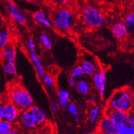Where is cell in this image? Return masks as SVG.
<instances>
[{"mask_svg":"<svg viewBox=\"0 0 134 134\" xmlns=\"http://www.w3.org/2000/svg\"><path fill=\"white\" fill-rule=\"evenodd\" d=\"M108 108L116 111L131 112L133 108V94L129 87L115 90L108 101Z\"/></svg>","mask_w":134,"mask_h":134,"instance_id":"6da1fadb","label":"cell"},{"mask_svg":"<svg viewBox=\"0 0 134 134\" xmlns=\"http://www.w3.org/2000/svg\"><path fill=\"white\" fill-rule=\"evenodd\" d=\"M9 99L21 111L28 110L34 105V99L32 95L21 85L13 86L9 92Z\"/></svg>","mask_w":134,"mask_h":134,"instance_id":"7a4b0ae2","label":"cell"},{"mask_svg":"<svg viewBox=\"0 0 134 134\" xmlns=\"http://www.w3.org/2000/svg\"><path fill=\"white\" fill-rule=\"evenodd\" d=\"M74 15L69 9L61 8L55 12L52 19V25L60 32H66L73 24Z\"/></svg>","mask_w":134,"mask_h":134,"instance_id":"3957f363","label":"cell"},{"mask_svg":"<svg viewBox=\"0 0 134 134\" xmlns=\"http://www.w3.org/2000/svg\"><path fill=\"white\" fill-rule=\"evenodd\" d=\"M83 23L90 28H97L104 23V16L101 11L92 5H86L81 13Z\"/></svg>","mask_w":134,"mask_h":134,"instance_id":"277c9868","label":"cell"},{"mask_svg":"<svg viewBox=\"0 0 134 134\" xmlns=\"http://www.w3.org/2000/svg\"><path fill=\"white\" fill-rule=\"evenodd\" d=\"M5 7L10 18L19 25H25L27 21L26 14L13 0L5 1Z\"/></svg>","mask_w":134,"mask_h":134,"instance_id":"5b68a950","label":"cell"},{"mask_svg":"<svg viewBox=\"0 0 134 134\" xmlns=\"http://www.w3.org/2000/svg\"><path fill=\"white\" fill-rule=\"evenodd\" d=\"M20 112H21V110L10 101L4 103L3 119L4 120L14 123L17 121Z\"/></svg>","mask_w":134,"mask_h":134,"instance_id":"8992f818","label":"cell"},{"mask_svg":"<svg viewBox=\"0 0 134 134\" xmlns=\"http://www.w3.org/2000/svg\"><path fill=\"white\" fill-rule=\"evenodd\" d=\"M129 114L125 111L113 110L108 107L105 110V116L109 117L118 127L127 125Z\"/></svg>","mask_w":134,"mask_h":134,"instance_id":"52a82bcc","label":"cell"},{"mask_svg":"<svg viewBox=\"0 0 134 134\" xmlns=\"http://www.w3.org/2000/svg\"><path fill=\"white\" fill-rule=\"evenodd\" d=\"M17 121L21 127L25 129H33L38 126L37 122L30 109L21 111Z\"/></svg>","mask_w":134,"mask_h":134,"instance_id":"ba28073f","label":"cell"},{"mask_svg":"<svg viewBox=\"0 0 134 134\" xmlns=\"http://www.w3.org/2000/svg\"><path fill=\"white\" fill-rule=\"evenodd\" d=\"M118 126L107 116H105L99 123V130L100 134H118Z\"/></svg>","mask_w":134,"mask_h":134,"instance_id":"9c48e42d","label":"cell"},{"mask_svg":"<svg viewBox=\"0 0 134 134\" xmlns=\"http://www.w3.org/2000/svg\"><path fill=\"white\" fill-rule=\"evenodd\" d=\"M111 34L118 41H123L128 38L129 35V30H127L123 22L118 21L114 23L111 27Z\"/></svg>","mask_w":134,"mask_h":134,"instance_id":"30bf717a","label":"cell"},{"mask_svg":"<svg viewBox=\"0 0 134 134\" xmlns=\"http://www.w3.org/2000/svg\"><path fill=\"white\" fill-rule=\"evenodd\" d=\"M80 65L84 71L85 75L92 76L94 72L98 71L97 64L94 61V58L90 56L83 58L81 61Z\"/></svg>","mask_w":134,"mask_h":134,"instance_id":"8fae6325","label":"cell"},{"mask_svg":"<svg viewBox=\"0 0 134 134\" xmlns=\"http://www.w3.org/2000/svg\"><path fill=\"white\" fill-rule=\"evenodd\" d=\"M0 55L4 62H15L16 58V49L15 45L10 42L0 52Z\"/></svg>","mask_w":134,"mask_h":134,"instance_id":"7c38bea8","label":"cell"},{"mask_svg":"<svg viewBox=\"0 0 134 134\" xmlns=\"http://www.w3.org/2000/svg\"><path fill=\"white\" fill-rule=\"evenodd\" d=\"M29 56H30L31 61H32L33 65L34 66L37 75L39 77L42 79L44 76V75L46 74L45 72V69L44 67L42 64V62H41V59L39 58L36 52H32V51H30L29 52Z\"/></svg>","mask_w":134,"mask_h":134,"instance_id":"4fadbf2b","label":"cell"},{"mask_svg":"<svg viewBox=\"0 0 134 134\" xmlns=\"http://www.w3.org/2000/svg\"><path fill=\"white\" fill-rule=\"evenodd\" d=\"M34 21L36 23L41 25L42 26L47 27H50L52 26V21L48 18L45 11L43 10H39L34 13L32 15Z\"/></svg>","mask_w":134,"mask_h":134,"instance_id":"5bb4252c","label":"cell"},{"mask_svg":"<svg viewBox=\"0 0 134 134\" xmlns=\"http://www.w3.org/2000/svg\"><path fill=\"white\" fill-rule=\"evenodd\" d=\"M30 111H31V113L33 114V116L35 118L38 125L43 124L46 122L47 119V116L46 112L42 108H41L38 106L34 105L31 107Z\"/></svg>","mask_w":134,"mask_h":134,"instance_id":"9a60e30c","label":"cell"},{"mask_svg":"<svg viewBox=\"0 0 134 134\" xmlns=\"http://www.w3.org/2000/svg\"><path fill=\"white\" fill-rule=\"evenodd\" d=\"M75 88L79 93L85 97L90 96L92 91V88L90 83L84 80H80L77 81Z\"/></svg>","mask_w":134,"mask_h":134,"instance_id":"2e32d148","label":"cell"},{"mask_svg":"<svg viewBox=\"0 0 134 134\" xmlns=\"http://www.w3.org/2000/svg\"><path fill=\"white\" fill-rule=\"evenodd\" d=\"M12 36L8 29L4 25L0 29V52L11 42Z\"/></svg>","mask_w":134,"mask_h":134,"instance_id":"e0dca14e","label":"cell"},{"mask_svg":"<svg viewBox=\"0 0 134 134\" xmlns=\"http://www.w3.org/2000/svg\"><path fill=\"white\" fill-rule=\"evenodd\" d=\"M2 69L7 77L13 78L16 75L17 70L15 62H4Z\"/></svg>","mask_w":134,"mask_h":134,"instance_id":"ac0fdd59","label":"cell"},{"mask_svg":"<svg viewBox=\"0 0 134 134\" xmlns=\"http://www.w3.org/2000/svg\"><path fill=\"white\" fill-rule=\"evenodd\" d=\"M100 113H101V108L100 106L97 105H92V108H90L89 114H88V120L89 123H96L99 120Z\"/></svg>","mask_w":134,"mask_h":134,"instance_id":"d6986e66","label":"cell"},{"mask_svg":"<svg viewBox=\"0 0 134 134\" xmlns=\"http://www.w3.org/2000/svg\"><path fill=\"white\" fill-rule=\"evenodd\" d=\"M100 81H99V93L100 97H103L105 94L106 83H107V73L104 70H100Z\"/></svg>","mask_w":134,"mask_h":134,"instance_id":"ffe728a7","label":"cell"},{"mask_svg":"<svg viewBox=\"0 0 134 134\" xmlns=\"http://www.w3.org/2000/svg\"><path fill=\"white\" fill-rule=\"evenodd\" d=\"M39 41L41 42L42 46L47 50H50L53 47V41L50 38L49 36L45 33L41 34L39 36Z\"/></svg>","mask_w":134,"mask_h":134,"instance_id":"44dd1931","label":"cell"},{"mask_svg":"<svg viewBox=\"0 0 134 134\" xmlns=\"http://www.w3.org/2000/svg\"><path fill=\"white\" fill-rule=\"evenodd\" d=\"M123 23L125 24L129 32H132L134 30V13L131 12L127 14L124 19Z\"/></svg>","mask_w":134,"mask_h":134,"instance_id":"7402d4cb","label":"cell"},{"mask_svg":"<svg viewBox=\"0 0 134 134\" xmlns=\"http://www.w3.org/2000/svg\"><path fill=\"white\" fill-rule=\"evenodd\" d=\"M70 75L76 79H81V78L84 77L85 73L83 69L81 68V65L77 64L71 69V71H70Z\"/></svg>","mask_w":134,"mask_h":134,"instance_id":"603a6c76","label":"cell"},{"mask_svg":"<svg viewBox=\"0 0 134 134\" xmlns=\"http://www.w3.org/2000/svg\"><path fill=\"white\" fill-rule=\"evenodd\" d=\"M13 128V123L7 120H0V134H6Z\"/></svg>","mask_w":134,"mask_h":134,"instance_id":"cb8c5ba5","label":"cell"},{"mask_svg":"<svg viewBox=\"0 0 134 134\" xmlns=\"http://www.w3.org/2000/svg\"><path fill=\"white\" fill-rule=\"evenodd\" d=\"M67 110L69 112L70 114H71L73 117H77L80 115V111L77 108V105L74 103H69L66 108Z\"/></svg>","mask_w":134,"mask_h":134,"instance_id":"d4e9b609","label":"cell"},{"mask_svg":"<svg viewBox=\"0 0 134 134\" xmlns=\"http://www.w3.org/2000/svg\"><path fill=\"white\" fill-rule=\"evenodd\" d=\"M118 134H134V127H131L127 124L118 127Z\"/></svg>","mask_w":134,"mask_h":134,"instance_id":"484cf974","label":"cell"},{"mask_svg":"<svg viewBox=\"0 0 134 134\" xmlns=\"http://www.w3.org/2000/svg\"><path fill=\"white\" fill-rule=\"evenodd\" d=\"M58 103L60 107V109H66L67 106L70 103V97H58Z\"/></svg>","mask_w":134,"mask_h":134,"instance_id":"4316f807","label":"cell"},{"mask_svg":"<svg viewBox=\"0 0 134 134\" xmlns=\"http://www.w3.org/2000/svg\"><path fill=\"white\" fill-rule=\"evenodd\" d=\"M42 82L45 86L47 88H51L54 85V80L53 77L49 75H44V76L42 78Z\"/></svg>","mask_w":134,"mask_h":134,"instance_id":"83f0119b","label":"cell"},{"mask_svg":"<svg viewBox=\"0 0 134 134\" xmlns=\"http://www.w3.org/2000/svg\"><path fill=\"white\" fill-rule=\"evenodd\" d=\"M92 80L93 86L95 88L96 90H98L99 87V81H100V72L99 70L94 72L92 75Z\"/></svg>","mask_w":134,"mask_h":134,"instance_id":"f1b7e54d","label":"cell"},{"mask_svg":"<svg viewBox=\"0 0 134 134\" xmlns=\"http://www.w3.org/2000/svg\"><path fill=\"white\" fill-rule=\"evenodd\" d=\"M27 47L30 51L36 52V46L35 41H34V39L32 37L28 38V39L27 40Z\"/></svg>","mask_w":134,"mask_h":134,"instance_id":"f546056e","label":"cell"},{"mask_svg":"<svg viewBox=\"0 0 134 134\" xmlns=\"http://www.w3.org/2000/svg\"><path fill=\"white\" fill-rule=\"evenodd\" d=\"M50 105H51V109L53 111V113L55 114H57L60 112V107L58 105V101L55 99H51L50 101Z\"/></svg>","mask_w":134,"mask_h":134,"instance_id":"4dcf8cb0","label":"cell"},{"mask_svg":"<svg viewBox=\"0 0 134 134\" xmlns=\"http://www.w3.org/2000/svg\"><path fill=\"white\" fill-rule=\"evenodd\" d=\"M58 95L60 97H70V92L69 90H65V89H59L58 90Z\"/></svg>","mask_w":134,"mask_h":134,"instance_id":"1f68e13d","label":"cell"},{"mask_svg":"<svg viewBox=\"0 0 134 134\" xmlns=\"http://www.w3.org/2000/svg\"><path fill=\"white\" fill-rule=\"evenodd\" d=\"M127 125L131 127H134V116L133 114H131V111L129 114V116L127 119Z\"/></svg>","mask_w":134,"mask_h":134,"instance_id":"d6a6232c","label":"cell"},{"mask_svg":"<svg viewBox=\"0 0 134 134\" xmlns=\"http://www.w3.org/2000/svg\"><path fill=\"white\" fill-rule=\"evenodd\" d=\"M97 100H98V98H97V96L94 95V94H92V95L90 96V97H89L88 103L91 105H94L97 103Z\"/></svg>","mask_w":134,"mask_h":134,"instance_id":"836d02e7","label":"cell"},{"mask_svg":"<svg viewBox=\"0 0 134 134\" xmlns=\"http://www.w3.org/2000/svg\"><path fill=\"white\" fill-rule=\"evenodd\" d=\"M77 79L72 76H70L69 77V80H68V83H69V86L71 87H75L76 85V83H77Z\"/></svg>","mask_w":134,"mask_h":134,"instance_id":"e575fe53","label":"cell"},{"mask_svg":"<svg viewBox=\"0 0 134 134\" xmlns=\"http://www.w3.org/2000/svg\"><path fill=\"white\" fill-rule=\"evenodd\" d=\"M55 2L58 3L62 5H67V4H71L72 2H74V0H54Z\"/></svg>","mask_w":134,"mask_h":134,"instance_id":"d590c367","label":"cell"},{"mask_svg":"<svg viewBox=\"0 0 134 134\" xmlns=\"http://www.w3.org/2000/svg\"><path fill=\"white\" fill-rule=\"evenodd\" d=\"M3 108H4V103L0 101V120L3 119Z\"/></svg>","mask_w":134,"mask_h":134,"instance_id":"8d00e7d4","label":"cell"},{"mask_svg":"<svg viewBox=\"0 0 134 134\" xmlns=\"http://www.w3.org/2000/svg\"><path fill=\"white\" fill-rule=\"evenodd\" d=\"M6 134H21L20 133V132L19 131L16 130V129H14V128H13V129H11L9 132H8Z\"/></svg>","mask_w":134,"mask_h":134,"instance_id":"74e56055","label":"cell"},{"mask_svg":"<svg viewBox=\"0 0 134 134\" xmlns=\"http://www.w3.org/2000/svg\"><path fill=\"white\" fill-rule=\"evenodd\" d=\"M4 25H5V24H4V19H3V17L2 16L1 14H0V29L2 28Z\"/></svg>","mask_w":134,"mask_h":134,"instance_id":"f35d334b","label":"cell"},{"mask_svg":"<svg viewBox=\"0 0 134 134\" xmlns=\"http://www.w3.org/2000/svg\"><path fill=\"white\" fill-rule=\"evenodd\" d=\"M83 134H90V132L89 131H83Z\"/></svg>","mask_w":134,"mask_h":134,"instance_id":"ab89813d","label":"cell"}]
</instances>
